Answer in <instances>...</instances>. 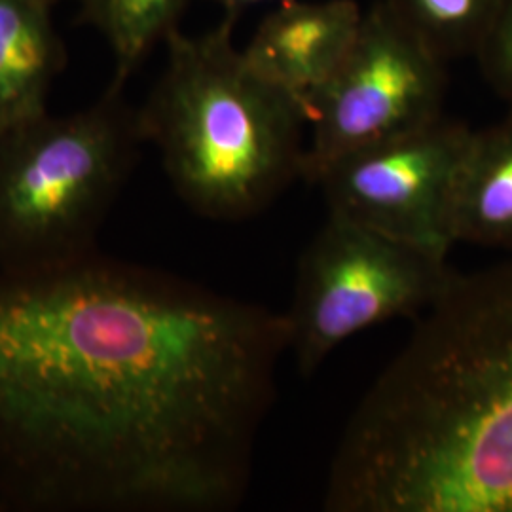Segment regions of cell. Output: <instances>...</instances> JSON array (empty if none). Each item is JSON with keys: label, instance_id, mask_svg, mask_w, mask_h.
I'll use <instances>...</instances> for the list:
<instances>
[{"label": "cell", "instance_id": "obj_8", "mask_svg": "<svg viewBox=\"0 0 512 512\" xmlns=\"http://www.w3.org/2000/svg\"><path fill=\"white\" fill-rule=\"evenodd\" d=\"M363 16L355 0H285L260 21L243 54L306 107L346 59Z\"/></svg>", "mask_w": 512, "mask_h": 512}, {"label": "cell", "instance_id": "obj_13", "mask_svg": "<svg viewBox=\"0 0 512 512\" xmlns=\"http://www.w3.org/2000/svg\"><path fill=\"white\" fill-rule=\"evenodd\" d=\"M492 92L512 107V0H503L475 54Z\"/></svg>", "mask_w": 512, "mask_h": 512}, {"label": "cell", "instance_id": "obj_11", "mask_svg": "<svg viewBox=\"0 0 512 512\" xmlns=\"http://www.w3.org/2000/svg\"><path fill=\"white\" fill-rule=\"evenodd\" d=\"M190 0H80L82 16L109 42L110 88L124 90L152 48L179 29Z\"/></svg>", "mask_w": 512, "mask_h": 512}, {"label": "cell", "instance_id": "obj_14", "mask_svg": "<svg viewBox=\"0 0 512 512\" xmlns=\"http://www.w3.org/2000/svg\"><path fill=\"white\" fill-rule=\"evenodd\" d=\"M219 4L220 8L224 10V14H232V16H239L245 8L256 6L260 2H268V0H209ZM275 2H285V0H275Z\"/></svg>", "mask_w": 512, "mask_h": 512}, {"label": "cell", "instance_id": "obj_1", "mask_svg": "<svg viewBox=\"0 0 512 512\" xmlns=\"http://www.w3.org/2000/svg\"><path fill=\"white\" fill-rule=\"evenodd\" d=\"M283 313L97 251L0 274V512H224L249 490Z\"/></svg>", "mask_w": 512, "mask_h": 512}, {"label": "cell", "instance_id": "obj_3", "mask_svg": "<svg viewBox=\"0 0 512 512\" xmlns=\"http://www.w3.org/2000/svg\"><path fill=\"white\" fill-rule=\"evenodd\" d=\"M238 16L165 38L167 61L139 109L181 202L203 219H253L302 179L306 107L253 69L234 42Z\"/></svg>", "mask_w": 512, "mask_h": 512}, {"label": "cell", "instance_id": "obj_10", "mask_svg": "<svg viewBox=\"0 0 512 512\" xmlns=\"http://www.w3.org/2000/svg\"><path fill=\"white\" fill-rule=\"evenodd\" d=\"M454 243L512 255V107L473 129L452 202Z\"/></svg>", "mask_w": 512, "mask_h": 512}, {"label": "cell", "instance_id": "obj_6", "mask_svg": "<svg viewBox=\"0 0 512 512\" xmlns=\"http://www.w3.org/2000/svg\"><path fill=\"white\" fill-rule=\"evenodd\" d=\"M446 92L448 61L376 0L346 59L306 103L302 179L313 184L351 152L435 122Z\"/></svg>", "mask_w": 512, "mask_h": 512}, {"label": "cell", "instance_id": "obj_7", "mask_svg": "<svg viewBox=\"0 0 512 512\" xmlns=\"http://www.w3.org/2000/svg\"><path fill=\"white\" fill-rule=\"evenodd\" d=\"M471 131L444 114L332 162L313 184L323 190L329 215L448 255L456 245L452 202Z\"/></svg>", "mask_w": 512, "mask_h": 512}, {"label": "cell", "instance_id": "obj_15", "mask_svg": "<svg viewBox=\"0 0 512 512\" xmlns=\"http://www.w3.org/2000/svg\"><path fill=\"white\" fill-rule=\"evenodd\" d=\"M42 2H44V4H48V6H50V8H54L55 4H57V2H63V0H42Z\"/></svg>", "mask_w": 512, "mask_h": 512}, {"label": "cell", "instance_id": "obj_5", "mask_svg": "<svg viewBox=\"0 0 512 512\" xmlns=\"http://www.w3.org/2000/svg\"><path fill=\"white\" fill-rule=\"evenodd\" d=\"M454 274L444 253L329 215L300 256L283 311L298 370L310 376L363 330L420 317Z\"/></svg>", "mask_w": 512, "mask_h": 512}, {"label": "cell", "instance_id": "obj_2", "mask_svg": "<svg viewBox=\"0 0 512 512\" xmlns=\"http://www.w3.org/2000/svg\"><path fill=\"white\" fill-rule=\"evenodd\" d=\"M366 389L330 512H512V256L454 274Z\"/></svg>", "mask_w": 512, "mask_h": 512}, {"label": "cell", "instance_id": "obj_4", "mask_svg": "<svg viewBox=\"0 0 512 512\" xmlns=\"http://www.w3.org/2000/svg\"><path fill=\"white\" fill-rule=\"evenodd\" d=\"M110 88L88 109L0 129V274H37L95 253L145 143L139 110Z\"/></svg>", "mask_w": 512, "mask_h": 512}, {"label": "cell", "instance_id": "obj_12", "mask_svg": "<svg viewBox=\"0 0 512 512\" xmlns=\"http://www.w3.org/2000/svg\"><path fill=\"white\" fill-rule=\"evenodd\" d=\"M448 63L475 57L503 0H378Z\"/></svg>", "mask_w": 512, "mask_h": 512}, {"label": "cell", "instance_id": "obj_9", "mask_svg": "<svg viewBox=\"0 0 512 512\" xmlns=\"http://www.w3.org/2000/svg\"><path fill=\"white\" fill-rule=\"evenodd\" d=\"M42 0H0V129L46 114L67 54Z\"/></svg>", "mask_w": 512, "mask_h": 512}]
</instances>
